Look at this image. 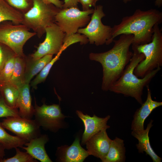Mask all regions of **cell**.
I'll return each mask as SVG.
<instances>
[{
	"instance_id": "cell-19",
	"label": "cell",
	"mask_w": 162,
	"mask_h": 162,
	"mask_svg": "<svg viewBox=\"0 0 162 162\" xmlns=\"http://www.w3.org/2000/svg\"><path fill=\"white\" fill-rule=\"evenodd\" d=\"M53 55H46L35 60L26 59L24 83L29 84L32 78L39 73L52 58Z\"/></svg>"
},
{
	"instance_id": "cell-22",
	"label": "cell",
	"mask_w": 162,
	"mask_h": 162,
	"mask_svg": "<svg viewBox=\"0 0 162 162\" xmlns=\"http://www.w3.org/2000/svg\"><path fill=\"white\" fill-rule=\"evenodd\" d=\"M2 96L6 104L12 108L17 109L19 91L17 86L10 82L0 84Z\"/></svg>"
},
{
	"instance_id": "cell-5",
	"label": "cell",
	"mask_w": 162,
	"mask_h": 162,
	"mask_svg": "<svg viewBox=\"0 0 162 162\" xmlns=\"http://www.w3.org/2000/svg\"><path fill=\"white\" fill-rule=\"evenodd\" d=\"M60 9L42 0H33L32 8L23 14L21 24L32 29L40 38L45 33L46 28L55 23V16Z\"/></svg>"
},
{
	"instance_id": "cell-14",
	"label": "cell",
	"mask_w": 162,
	"mask_h": 162,
	"mask_svg": "<svg viewBox=\"0 0 162 162\" xmlns=\"http://www.w3.org/2000/svg\"><path fill=\"white\" fill-rule=\"evenodd\" d=\"M112 140L108 136L106 129L102 130L91 137L86 144L89 155L103 161L107 155Z\"/></svg>"
},
{
	"instance_id": "cell-20",
	"label": "cell",
	"mask_w": 162,
	"mask_h": 162,
	"mask_svg": "<svg viewBox=\"0 0 162 162\" xmlns=\"http://www.w3.org/2000/svg\"><path fill=\"white\" fill-rule=\"evenodd\" d=\"M125 153L124 140L116 137L114 139L112 140L108 152L102 162H124Z\"/></svg>"
},
{
	"instance_id": "cell-33",
	"label": "cell",
	"mask_w": 162,
	"mask_h": 162,
	"mask_svg": "<svg viewBox=\"0 0 162 162\" xmlns=\"http://www.w3.org/2000/svg\"><path fill=\"white\" fill-rule=\"evenodd\" d=\"M79 2L78 0H64L62 8L72 7H77V4Z\"/></svg>"
},
{
	"instance_id": "cell-15",
	"label": "cell",
	"mask_w": 162,
	"mask_h": 162,
	"mask_svg": "<svg viewBox=\"0 0 162 162\" xmlns=\"http://www.w3.org/2000/svg\"><path fill=\"white\" fill-rule=\"evenodd\" d=\"M89 155L87 151L81 146L78 137L70 146L58 147L56 153L58 160L64 162H82Z\"/></svg>"
},
{
	"instance_id": "cell-30",
	"label": "cell",
	"mask_w": 162,
	"mask_h": 162,
	"mask_svg": "<svg viewBox=\"0 0 162 162\" xmlns=\"http://www.w3.org/2000/svg\"><path fill=\"white\" fill-rule=\"evenodd\" d=\"M12 116L20 117L19 110L9 107L5 103L2 96H0V118Z\"/></svg>"
},
{
	"instance_id": "cell-34",
	"label": "cell",
	"mask_w": 162,
	"mask_h": 162,
	"mask_svg": "<svg viewBox=\"0 0 162 162\" xmlns=\"http://www.w3.org/2000/svg\"><path fill=\"white\" fill-rule=\"evenodd\" d=\"M44 2L48 4H51L56 7L61 9L63 8L64 2L60 0H42Z\"/></svg>"
},
{
	"instance_id": "cell-10",
	"label": "cell",
	"mask_w": 162,
	"mask_h": 162,
	"mask_svg": "<svg viewBox=\"0 0 162 162\" xmlns=\"http://www.w3.org/2000/svg\"><path fill=\"white\" fill-rule=\"evenodd\" d=\"M45 33L44 41L39 44L36 51L30 55L33 60L46 55H56L62 49L65 33L55 23L46 28Z\"/></svg>"
},
{
	"instance_id": "cell-12",
	"label": "cell",
	"mask_w": 162,
	"mask_h": 162,
	"mask_svg": "<svg viewBox=\"0 0 162 162\" xmlns=\"http://www.w3.org/2000/svg\"><path fill=\"white\" fill-rule=\"evenodd\" d=\"M146 86L147 89L146 99L135 112L132 122L131 129L136 133L142 132L144 131L145 129L144 124L146 119L154 109L162 105V102L152 99L149 86L148 85Z\"/></svg>"
},
{
	"instance_id": "cell-18",
	"label": "cell",
	"mask_w": 162,
	"mask_h": 162,
	"mask_svg": "<svg viewBox=\"0 0 162 162\" xmlns=\"http://www.w3.org/2000/svg\"><path fill=\"white\" fill-rule=\"evenodd\" d=\"M153 120H151L148 124L146 128L141 133H136L132 131L131 134L137 139L138 143L136 144V146L140 153H143L146 152L152 158L154 162H160L162 158L158 156L154 152L150 145L148 133L149 130L152 126Z\"/></svg>"
},
{
	"instance_id": "cell-29",
	"label": "cell",
	"mask_w": 162,
	"mask_h": 162,
	"mask_svg": "<svg viewBox=\"0 0 162 162\" xmlns=\"http://www.w3.org/2000/svg\"><path fill=\"white\" fill-rule=\"evenodd\" d=\"M4 0L23 15L30 10L33 5V0Z\"/></svg>"
},
{
	"instance_id": "cell-11",
	"label": "cell",
	"mask_w": 162,
	"mask_h": 162,
	"mask_svg": "<svg viewBox=\"0 0 162 162\" xmlns=\"http://www.w3.org/2000/svg\"><path fill=\"white\" fill-rule=\"evenodd\" d=\"M1 123L5 129L27 142L41 134L40 127L34 120L12 116L6 118Z\"/></svg>"
},
{
	"instance_id": "cell-32",
	"label": "cell",
	"mask_w": 162,
	"mask_h": 162,
	"mask_svg": "<svg viewBox=\"0 0 162 162\" xmlns=\"http://www.w3.org/2000/svg\"><path fill=\"white\" fill-rule=\"evenodd\" d=\"M82 5V10L86 11L92 6L95 7L97 2L99 0H78Z\"/></svg>"
},
{
	"instance_id": "cell-7",
	"label": "cell",
	"mask_w": 162,
	"mask_h": 162,
	"mask_svg": "<svg viewBox=\"0 0 162 162\" xmlns=\"http://www.w3.org/2000/svg\"><path fill=\"white\" fill-rule=\"evenodd\" d=\"M87 26L85 28H79L77 32L84 35L90 44L97 46L104 44L109 45L113 40L112 38V27L104 25L102 18L106 16L103 6H96Z\"/></svg>"
},
{
	"instance_id": "cell-2",
	"label": "cell",
	"mask_w": 162,
	"mask_h": 162,
	"mask_svg": "<svg viewBox=\"0 0 162 162\" xmlns=\"http://www.w3.org/2000/svg\"><path fill=\"white\" fill-rule=\"evenodd\" d=\"M162 22V13L159 10L137 9L132 15L123 17L120 23L112 27V39L113 40L123 34H131L134 36L132 45L149 43L152 40L154 26Z\"/></svg>"
},
{
	"instance_id": "cell-1",
	"label": "cell",
	"mask_w": 162,
	"mask_h": 162,
	"mask_svg": "<svg viewBox=\"0 0 162 162\" xmlns=\"http://www.w3.org/2000/svg\"><path fill=\"white\" fill-rule=\"evenodd\" d=\"M134 36L123 34L118 39L114 40V45L108 51L100 53L91 52L90 60L100 63L103 68L101 89L109 91L113 83L121 76L133 55L130 50Z\"/></svg>"
},
{
	"instance_id": "cell-24",
	"label": "cell",
	"mask_w": 162,
	"mask_h": 162,
	"mask_svg": "<svg viewBox=\"0 0 162 162\" xmlns=\"http://www.w3.org/2000/svg\"><path fill=\"white\" fill-rule=\"evenodd\" d=\"M0 123V144L5 149H10L16 147L22 148L27 142L17 136L8 134Z\"/></svg>"
},
{
	"instance_id": "cell-37",
	"label": "cell",
	"mask_w": 162,
	"mask_h": 162,
	"mask_svg": "<svg viewBox=\"0 0 162 162\" xmlns=\"http://www.w3.org/2000/svg\"><path fill=\"white\" fill-rule=\"evenodd\" d=\"M123 2L125 4L131 1L132 0H122Z\"/></svg>"
},
{
	"instance_id": "cell-27",
	"label": "cell",
	"mask_w": 162,
	"mask_h": 162,
	"mask_svg": "<svg viewBox=\"0 0 162 162\" xmlns=\"http://www.w3.org/2000/svg\"><path fill=\"white\" fill-rule=\"evenodd\" d=\"M88 42V38L83 34L81 35L78 33L71 34H65L62 49L64 51L70 45L75 43L80 42L82 45L85 44Z\"/></svg>"
},
{
	"instance_id": "cell-3",
	"label": "cell",
	"mask_w": 162,
	"mask_h": 162,
	"mask_svg": "<svg viewBox=\"0 0 162 162\" xmlns=\"http://www.w3.org/2000/svg\"><path fill=\"white\" fill-rule=\"evenodd\" d=\"M133 55L119 78L112 85L109 91L125 96L130 97L135 99L140 104L143 103L142 95L144 88L148 85L161 68L160 67L150 71L141 79L134 73L138 64L145 58L142 53L138 52L136 48L132 46Z\"/></svg>"
},
{
	"instance_id": "cell-35",
	"label": "cell",
	"mask_w": 162,
	"mask_h": 162,
	"mask_svg": "<svg viewBox=\"0 0 162 162\" xmlns=\"http://www.w3.org/2000/svg\"><path fill=\"white\" fill-rule=\"evenodd\" d=\"M5 149L4 146L0 144V161L3 159V158L5 155Z\"/></svg>"
},
{
	"instance_id": "cell-31",
	"label": "cell",
	"mask_w": 162,
	"mask_h": 162,
	"mask_svg": "<svg viewBox=\"0 0 162 162\" xmlns=\"http://www.w3.org/2000/svg\"><path fill=\"white\" fill-rule=\"evenodd\" d=\"M14 54L15 53L9 47L0 43V73L7 60Z\"/></svg>"
},
{
	"instance_id": "cell-28",
	"label": "cell",
	"mask_w": 162,
	"mask_h": 162,
	"mask_svg": "<svg viewBox=\"0 0 162 162\" xmlns=\"http://www.w3.org/2000/svg\"><path fill=\"white\" fill-rule=\"evenodd\" d=\"M16 153L13 157L5 159H3L0 162H37V160L34 158L26 152L21 151L18 148H15Z\"/></svg>"
},
{
	"instance_id": "cell-25",
	"label": "cell",
	"mask_w": 162,
	"mask_h": 162,
	"mask_svg": "<svg viewBox=\"0 0 162 162\" xmlns=\"http://www.w3.org/2000/svg\"><path fill=\"white\" fill-rule=\"evenodd\" d=\"M63 51L62 49L55 57L52 58L45 66L35 79L31 82V86L33 88L36 89L38 84L45 81L52 66L54 63L59 59V57Z\"/></svg>"
},
{
	"instance_id": "cell-4",
	"label": "cell",
	"mask_w": 162,
	"mask_h": 162,
	"mask_svg": "<svg viewBox=\"0 0 162 162\" xmlns=\"http://www.w3.org/2000/svg\"><path fill=\"white\" fill-rule=\"evenodd\" d=\"M132 46L145 56V58L134 69V73L137 77L142 78L149 72L162 66V33L158 24L154 26L150 42Z\"/></svg>"
},
{
	"instance_id": "cell-17",
	"label": "cell",
	"mask_w": 162,
	"mask_h": 162,
	"mask_svg": "<svg viewBox=\"0 0 162 162\" xmlns=\"http://www.w3.org/2000/svg\"><path fill=\"white\" fill-rule=\"evenodd\" d=\"M18 88L17 107L20 115L23 118L32 119L34 116V107L32 104L29 84L24 83Z\"/></svg>"
},
{
	"instance_id": "cell-9",
	"label": "cell",
	"mask_w": 162,
	"mask_h": 162,
	"mask_svg": "<svg viewBox=\"0 0 162 162\" xmlns=\"http://www.w3.org/2000/svg\"><path fill=\"white\" fill-rule=\"evenodd\" d=\"M33 116L40 127L53 132H56L62 127L63 121L66 117L62 113L59 105H47L44 103L39 106L36 102Z\"/></svg>"
},
{
	"instance_id": "cell-13",
	"label": "cell",
	"mask_w": 162,
	"mask_h": 162,
	"mask_svg": "<svg viewBox=\"0 0 162 162\" xmlns=\"http://www.w3.org/2000/svg\"><path fill=\"white\" fill-rule=\"evenodd\" d=\"M76 113L82 121L85 127L82 140V145L86 144L91 137L99 131L104 129L106 130L110 128L107 124L110 117L109 115L104 118L99 117L95 115L91 117L84 114L79 110L76 111Z\"/></svg>"
},
{
	"instance_id": "cell-26",
	"label": "cell",
	"mask_w": 162,
	"mask_h": 162,
	"mask_svg": "<svg viewBox=\"0 0 162 162\" xmlns=\"http://www.w3.org/2000/svg\"><path fill=\"white\" fill-rule=\"evenodd\" d=\"M16 56L15 54L12 55L6 61L0 73V84L10 81L14 70Z\"/></svg>"
},
{
	"instance_id": "cell-36",
	"label": "cell",
	"mask_w": 162,
	"mask_h": 162,
	"mask_svg": "<svg viewBox=\"0 0 162 162\" xmlns=\"http://www.w3.org/2000/svg\"><path fill=\"white\" fill-rule=\"evenodd\" d=\"M155 5L156 6L160 8L162 5V0H156L155 2Z\"/></svg>"
},
{
	"instance_id": "cell-23",
	"label": "cell",
	"mask_w": 162,
	"mask_h": 162,
	"mask_svg": "<svg viewBox=\"0 0 162 162\" xmlns=\"http://www.w3.org/2000/svg\"><path fill=\"white\" fill-rule=\"evenodd\" d=\"M26 67V57L16 56L13 72L9 82L17 87L24 83Z\"/></svg>"
},
{
	"instance_id": "cell-16",
	"label": "cell",
	"mask_w": 162,
	"mask_h": 162,
	"mask_svg": "<svg viewBox=\"0 0 162 162\" xmlns=\"http://www.w3.org/2000/svg\"><path fill=\"white\" fill-rule=\"evenodd\" d=\"M47 135H40L27 142L22 148L34 158L41 162H52L45 149V145L48 141Z\"/></svg>"
},
{
	"instance_id": "cell-8",
	"label": "cell",
	"mask_w": 162,
	"mask_h": 162,
	"mask_svg": "<svg viewBox=\"0 0 162 162\" xmlns=\"http://www.w3.org/2000/svg\"><path fill=\"white\" fill-rule=\"evenodd\" d=\"M94 9L81 11L77 7L60 9L55 17V23L66 34L76 33L80 28L86 26L89 22L90 15Z\"/></svg>"
},
{
	"instance_id": "cell-6",
	"label": "cell",
	"mask_w": 162,
	"mask_h": 162,
	"mask_svg": "<svg viewBox=\"0 0 162 162\" xmlns=\"http://www.w3.org/2000/svg\"><path fill=\"white\" fill-rule=\"evenodd\" d=\"M25 25L10 21L0 23V43L10 48L16 56L25 57L23 47L26 42L36 35Z\"/></svg>"
},
{
	"instance_id": "cell-21",
	"label": "cell",
	"mask_w": 162,
	"mask_h": 162,
	"mask_svg": "<svg viewBox=\"0 0 162 162\" xmlns=\"http://www.w3.org/2000/svg\"><path fill=\"white\" fill-rule=\"evenodd\" d=\"M23 15L4 0H0V23L10 21L15 24H21Z\"/></svg>"
}]
</instances>
